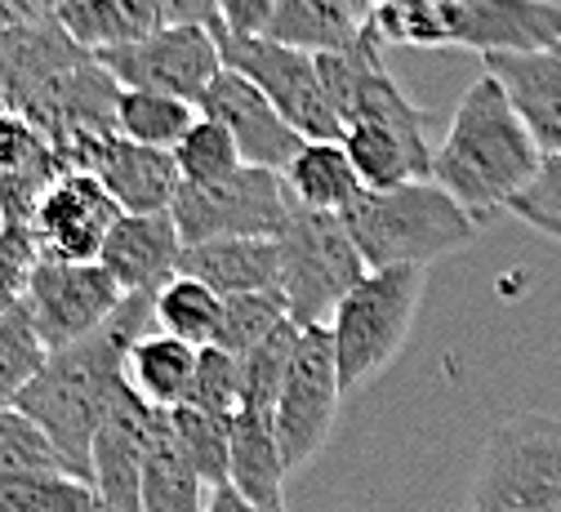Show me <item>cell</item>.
I'll return each instance as SVG.
<instances>
[{
	"label": "cell",
	"mask_w": 561,
	"mask_h": 512,
	"mask_svg": "<svg viewBox=\"0 0 561 512\" xmlns=\"http://www.w3.org/2000/svg\"><path fill=\"white\" fill-rule=\"evenodd\" d=\"M157 295H125V304L94 334L67 343L45 356L36 379L19 392L14 410H23L62 455L77 477H90V446L107 419L116 392L125 388V356L129 348L157 330L152 312Z\"/></svg>",
	"instance_id": "cell-1"
},
{
	"label": "cell",
	"mask_w": 561,
	"mask_h": 512,
	"mask_svg": "<svg viewBox=\"0 0 561 512\" xmlns=\"http://www.w3.org/2000/svg\"><path fill=\"white\" fill-rule=\"evenodd\" d=\"M543 170V152L526 129L522 112L513 107L508 90L481 71L463 90L437 152H433V183H442L477 224L508 209Z\"/></svg>",
	"instance_id": "cell-2"
},
{
	"label": "cell",
	"mask_w": 561,
	"mask_h": 512,
	"mask_svg": "<svg viewBox=\"0 0 561 512\" xmlns=\"http://www.w3.org/2000/svg\"><path fill=\"white\" fill-rule=\"evenodd\" d=\"M370 32L383 45L526 54L561 41V5L552 0H370Z\"/></svg>",
	"instance_id": "cell-3"
},
{
	"label": "cell",
	"mask_w": 561,
	"mask_h": 512,
	"mask_svg": "<svg viewBox=\"0 0 561 512\" xmlns=\"http://www.w3.org/2000/svg\"><path fill=\"white\" fill-rule=\"evenodd\" d=\"M339 218L370 272L433 268L437 259L459 254L481 237L477 218L433 179H414L397 187H362V196Z\"/></svg>",
	"instance_id": "cell-4"
},
{
	"label": "cell",
	"mask_w": 561,
	"mask_h": 512,
	"mask_svg": "<svg viewBox=\"0 0 561 512\" xmlns=\"http://www.w3.org/2000/svg\"><path fill=\"white\" fill-rule=\"evenodd\" d=\"M424 285H428V268H375L343 295V304L330 317L343 397L370 384L397 361V352L410 339Z\"/></svg>",
	"instance_id": "cell-5"
},
{
	"label": "cell",
	"mask_w": 561,
	"mask_h": 512,
	"mask_svg": "<svg viewBox=\"0 0 561 512\" xmlns=\"http://www.w3.org/2000/svg\"><path fill=\"white\" fill-rule=\"evenodd\" d=\"M472 512H561V419L513 414L485 436Z\"/></svg>",
	"instance_id": "cell-6"
},
{
	"label": "cell",
	"mask_w": 561,
	"mask_h": 512,
	"mask_svg": "<svg viewBox=\"0 0 561 512\" xmlns=\"http://www.w3.org/2000/svg\"><path fill=\"white\" fill-rule=\"evenodd\" d=\"M280 246V295H286L290 321L299 330L330 326L334 308L370 268L347 237L343 218L325 209L295 205L290 228L276 237Z\"/></svg>",
	"instance_id": "cell-7"
},
{
	"label": "cell",
	"mask_w": 561,
	"mask_h": 512,
	"mask_svg": "<svg viewBox=\"0 0 561 512\" xmlns=\"http://www.w3.org/2000/svg\"><path fill=\"white\" fill-rule=\"evenodd\" d=\"M170 214H174V228H179L183 246L219 241V237L276 241L290 228L295 196L286 187V174L263 170V166H241L224 183H205V187L183 183Z\"/></svg>",
	"instance_id": "cell-8"
},
{
	"label": "cell",
	"mask_w": 561,
	"mask_h": 512,
	"mask_svg": "<svg viewBox=\"0 0 561 512\" xmlns=\"http://www.w3.org/2000/svg\"><path fill=\"white\" fill-rule=\"evenodd\" d=\"M209 27H215L224 67L241 71L250 86H259L267 94V103L304 138H343V121H339V112L325 94L321 67H317L312 54L276 45L267 36H232L219 23H209Z\"/></svg>",
	"instance_id": "cell-9"
},
{
	"label": "cell",
	"mask_w": 561,
	"mask_h": 512,
	"mask_svg": "<svg viewBox=\"0 0 561 512\" xmlns=\"http://www.w3.org/2000/svg\"><path fill=\"white\" fill-rule=\"evenodd\" d=\"M125 90H157L187 103H201L209 81L224 71V54L209 23H170L138 41L94 54Z\"/></svg>",
	"instance_id": "cell-10"
},
{
	"label": "cell",
	"mask_w": 561,
	"mask_h": 512,
	"mask_svg": "<svg viewBox=\"0 0 561 512\" xmlns=\"http://www.w3.org/2000/svg\"><path fill=\"white\" fill-rule=\"evenodd\" d=\"M339 401H343V388H339L330 326L299 330L290 375H286V388H280V401L272 414L286 468H304L325 451L334 419H339Z\"/></svg>",
	"instance_id": "cell-11"
},
{
	"label": "cell",
	"mask_w": 561,
	"mask_h": 512,
	"mask_svg": "<svg viewBox=\"0 0 561 512\" xmlns=\"http://www.w3.org/2000/svg\"><path fill=\"white\" fill-rule=\"evenodd\" d=\"M121 304L125 289L112 281L103 263H67L49 254H41L23 295V312L49 352L94 334L103 321H112Z\"/></svg>",
	"instance_id": "cell-12"
},
{
	"label": "cell",
	"mask_w": 561,
	"mask_h": 512,
	"mask_svg": "<svg viewBox=\"0 0 561 512\" xmlns=\"http://www.w3.org/2000/svg\"><path fill=\"white\" fill-rule=\"evenodd\" d=\"M121 214L125 209L112 201V192L90 170H62L45 187V196L32 214V232H36L41 254H49V259L99 263V250Z\"/></svg>",
	"instance_id": "cell-13"
},
{
	"label": "cell",
	"mask_w": 561,
	"mask_h": 512,
	"mask_svg": "<svg viewBox=\"0 0 561 512\" xmlns=\"http://www.w3.org/2000/svg\"><path fill=\"white\" fill-rule=\"evenodd\" d=\"M152 423L157 406H148L125 379L90 446V481L103 499V512H144V459Z\"/></svg>",
	"instance_id": "cell-14"
},
{
	"label": "cell",
	"mask_w": 561,
	"mask_h": 512,
	"mask_svg": "<svg viewBox=\"0 0 561 512\" xmlns=\"http://www.w3.org/2000/svg\"><path fill=\"white\" fill-rule=\"evenodd\" d=\"M196 112L209 116V121H219L237 138L245 166H263V170H276V174H286L295 152L308 143L286 116L267 103V94L259 86H250L232 67H224L219 77L209 81V90L201 94Z\"/></svg>",
	"instance_id": "cell-15"
},
{
	"label": "cell",
	"mask_w": 561,
	"mask_h": 512,
	"mask_svg": "<svg viewBox=\"0 0 561 512\" xmlns=\"http://www.w3.org/2000/svg\"><path fill=\"white\" fill-rule=\"evenodd\" d=\"M72 170H90L125 214H170L183 187L170 152L144 148V143H129L121 134L99 138Z\"/></svg>",
	"instance_id": "cell-16"
},
{
	"label": "cell",
	"mask_w": 561,
	"mask_h": 512,
	"mask_svg": "<svg viewBox=\"0 0 561 512\" xmlns=\"http://www.w3.org/2000/svg\"><path fill=\"white\" fill-rule=\"evenodd\" d=\"M183 237L174 228V214H121L107 232L99 263L125 295H157L165 281L179 276Z\"/></svg>",
	"instance_id": "cell-17"
},
{
	"label": "cell",
	"mask_w": 561,
	"mask_h": 512,
	"mask_svg": "<svg viewBox=\"0 0 561 512\" xmlns=\"http://www.w3.org/2000/svg\"><path fill=\"white\" fill-rule=\"evenodd\" d=\"M485 71L495 77L543 157H561V41L526 54H490Z\"/></svg>",
	"instance_id": "cell-18"
},
{
	"label": "cell",
	"mask_w": 561,
	"mask_h": 512,
	"mask_svg": "<svg viewBox=\"0 0 561 512\" xmlns=\"http://www.w3.org/2000/svg\"><path fill=\"white\" fill-rule=\"evenodd\" d=\"M183 276L205 281L215 295H254V289H280V246L267 237H219L183 246Z\"/></svg>",
	"instance_id": "cell-19"
},
{
	"label": "cell",
	"mask_w": 561,
	"mask_h": 512,
	"mask_svg": "<svg viewBox=\"0 0 561 512\" xmlns=\"http://www.w3.org/2000/svg\"><path fill=\"white\" fill-rule=\"evenodd\" d=\"M343 152L353 161L362 187H397L414 179H433V143L428 134L379 125V121H357L343 129Z\"/></svg>",
	"instance_id": "cell-20"
},
{
	"label": "cell",
	"mask_w": 561,
	"mask_h": 512,
	"mask_svg": "<svg viewBox=\"0 0 561 512\" xmlns=\"http://www.w3.org/2000/svg\"><path fill=\"white\" fill-rule=\"evenodd\" d=\"M286 455L276 442L272 414L259 410H237L232 419V464H228V486L250 499L254 508H286Z\"/></svg>",
	"instance_id": "cell-21"
},
{
	"label": "cell",
	"mask_w": 561,
	"mask_h": 512,
	"mask_svg": "<svg viewBox=\"0 0 561 512\" xmlns=\"http://www.w3.org/2000/svg\"><path fill=\"white\" fill-rule=\"evenodd\" d=\"M366 27L370 23L353 0H280L267 27V41L317 58V54H339L347 45H357Z\"/></svg>",
	"instance_id": "cell-22"
},
{
	"label": "cell",
	"mask_w": 561,
	"mask_h": 512,
	"mask_svg": "<svg viewBox=\"0 0 561 512\" xmlns=\"http://www.w3.org/2000/svg\"><path fill=\"white\" fill-rule=\"evenodd\" d=\"M209 494L215 490L192 468L179 432L170 423V410H157L148 459H144V512H205Z\"/></svg>",
	"instance_id": "cell-23"
},
{
	"label": "cell",
	"mask_w": 561,
	"mask_h": 512,
	"mask_svg": "<svg viewBox=\"0 0 561 512\" xmlns=\"http://www.w3.org/2000/svg\"><path fill=\"white\" fill-rule=\"evenodd\" d=\"M286 187L295 205L325 214H343L362 196V179L343 152V138H308L286 166Z\"/></svg>",
	"instance_id": "cell-24"
},
{
	"label": "cell",
	"mask_w": 561,
	"mask_h": 512,
	"mask_svg": "<svg viewBox=\"0 0 561 512\" xmlns=\"http://www.w3.org/2000/svg\"><path fill=\"white\" fill-rule=\"evenodd\" d=\"M196 352H201V348H192V343H183V339H174V334L152 330V334H144V339L129 348V356H125V379H129V388L144 397L148 406L174 410V406H183L187 392H192Z\"/></svg>",
	"instance_id": "cell-25"
},
{
	"label": "cell",
	"mask_w": 561,
	"mask_h": 512,
	"mask_svg": "<svg viewBox=\"0 0 561 512\" xmlns=\"http://www.w3.org/2000/svg\"><path fill=\"white\" fill-rule=\"evenodd\" d=\"M196 103L174 99V94H157V90H125L116 99V134L129 143H144L157 152H174L179 138L196 125Z\"/></svg>",
	"instance_id": "cell-26"
},
{
	"label": "cell",
	"mask_w": 561,
	"mask_h": 512,
	"mask_svg": "<svg viewBox=\"0 0 561 512\" xmlns=\"http://www.w3.org/2000/svg\"><path fill=\"white\" fill-rule=\"evenodd\" d=\"M157 330L161 334H174L192 348H209L219 334V321H224V295H215L205 281L196 276H174L157 289Z\"/></svg>",
	"instance_id": "cell-27"
},
{
	"label": "cell",
	"mask_w": 561,
	"mask_h": 512,
	"mask_svg": "<svg viewBox=\"0 0 561 512\" xmlns=\"http://www.w3.org/2000/svg\"><path fill=\"white\" fill-rule=\"evenodd\" d=\"M232 419L237 414H209L196 406H174L170 423L179 432V442L192 459V468L201 473V481L209 490L228 486V464H232Z\"/></svg>",
	"instance_id": "cell-28"
},
{
	"label": "cell",
	"mask_w": 561,
	"mask_h": 512,
	"mask_svg": "<svg viewBox=\"0 0 561 512\" xmlns=\"http://www.w3.org/2000/svg\"><path fill=\"white\" fill-rule=\"evenodd\" d=\"M295 343H299V326L286 321L276 334H267L259 348H250L245 356H237V365H241V410L276 414L280 388H286L290 361H295Z\"/></svg>",
	"instance_id": "cell-29"
},
{
	"label": "cell",
	"mask_w": 561,
	"mask_h": 512,
	"mask_svg": "<svg viewBox=\"0 0 561 512\" xmlns=\"http://www.w3.org/2000/svg\"><path fill=\"white\" fill-rule=\"evenodd\" d=\"M170 157H174V166H179V179L192 183V187L224 183V179H232V174L245 166L237 138H232L219 121H209V116H196V125L179 138V148H174Z\"/></svg>",
	"instance_id": "cell-30"
},
{
	"label": "cell",
	"mask_w": 561,
	"mask_h": 512,
	"mask_svg": "<svg viewBox=\"0 0 561 512\" xmlns=\"http://www.w3.org/2000/svg\"><path fill=\"white\" fill-rule=\"evenodd\" d=\"M41 473H72V468L62 464L54 442L23 410L0 406V490L23 477H41Z\"/></svg>",
	"instance_id": "cell-31"
},
{
	"label": "cell",
	"mask_w": 561,
	"mask_h": 512,
	"mask_svg": "<svg viewBox=\"0 0 561 512\" xmlns=\"http://www.w3.org/2000/svg\"><path fill=\"white\" fill-rule=\"evenodd\" d=\"M290 321L286 295L280 289H254V295H232L224 299V321L215 334V348L245 356L250 348H259L267 334H276L280 326Z\"/></svg>",
	"instance_id": "cell-32"
},
{
	"label": "cell",
	"mask_w": 561,
	"mask_h": 512,
	"mask_svg": "<svg viewBox=\"0 0 561 512\" xmlns=\"http://www.w3.org/2000/svg\"><path fill=\"white\" fill-rule=\"evenodd\" d=\"M0 512H103V499L90 477L41 473L0 490Z\"/></svg>",
	"instance_id": "cell-33"
},
{
	"label": "cell",
	"mask_w": 561,
	"mask_h": 512,
	"mask_svg": "<svg viewBox=\"0 0 561 512\" xmlns=\"http://www.w3.org/2000/svg\"><path fill=\"white\" fill-rule=\"evenodd\" d=\"M45 356H49V348L41 343V334L32 330L23 308L0 317V406L19 401V392L36 379Z\"/></svg>",
	"instance_id": "cell-34"
},
{
	"label": "cell",
	"mask_w": 561,
	"mask_h": 512,
	"mask_svg": "<svg viewBox=\"0 0 561 512\" xmlns=\"http://www.w3.org/2000/svg\"><path fill=\"white\" fill-rule=\"evenodd\" d=\"M183 406L209 410V414H237L241 410V365L232 352L224 348H201L196 352V375H192V392Z\"/></svg>",
	"instance_id": "cell-35"
},
{
	"label": "cell",
	"mask_w": 561,
	"mask_h": 512,
	"mask_svg": "<svg viewBox=\"0 0 561 512\" xmlns=\"http://www.w3.org/2000/svg\"><path fill=\"white\" fill-rule=\"evenodd\" d=\"M41 263V246L36 232L23 224H0V317L23 308L27 281Z\"/></svg>",
	"instance_id": "cell-36"
},
{
	"label": "cell",
	"mask_w": 561,
	"mask_h": 512,
	"mask_svg": "<svg viewBox=\"0 0 561 512\" xmlns=\"http://www.w3.org/2000/svg\"><path fill=\"white\" fill-rule=\"evenodd\" d=\"M526 228L552 237L561 246V157H543V170L535 174V183L508 205Z\"/></svg>",
	"instance_id": "cell-37"
},
{
	"label": "cell",
	"mask_w": 561,
	"mask_h": 512,
	"mask_svg": "<svg viewBox=\"0 0 561 512\" xmlns=\"http://www.w3.org/2000/svg\"><path fill=\"white\" fill-rule=\"evenodd\" d=\"M280 0H215V23L232 36H267Z\"/></svg>",
	"instance_id": "cell-38"
},
{
	"label": "cell",
	"mask_w": 561,
	"mask_h": 512,
	"mask_svg": "<svg viewBox=\"0 0 561 512\" xmlns=\"http://www.w3.org/2000/svg\"><path fill=\"white\" fill-rule=\"evenodd\" d=\"M62 5H67V0H0V32H5V27H23V23L58 19Z\"/></svg>",
	"instance_id": "cell-39"
},
{
	"label": "cell",
	"mask_w": 561,
	"mask_h": 512,
	"mask_svg": "<svg viewBox=\"0 0 561 512\" xmlns=\"http://www.w3.org/2000/svg\"><path fill=\"white\" fill-rule=\"evenodd\" d=\"M205 512H286V508H254L250 499H241L232 486H219L215 494H209V508Z\"/></svg>",
	"instance_id": "cell-40"
},
{
	"label": "cell",
	"mask_w": 561,
	"mask_h": 512,
	"mask_svg": "<svg viewBox=\"0 0 561 512\" xmlns=\"http://www.w3.org/2000/svg\"><path fill=\"white\" fill-rule=\"evenodd\" d=\"M353 5H357V10H362V14L370 19V0H353Z\"/></svg>",
	"instance_id": "cell-41"
},
{
	"label": "cell",
	"mask_w": 561,
	"mask_h": 512,
	"mask_svg": "<svg viewBox=\"0 0 561 512\" xmlns=\"http://www.w3.org/2000/svg\"><path fill=\"white\" fill-rule=\"evenodd\" d=\"M0 107H5V90H0Z\"/></svg>",
	"instance_id": "cell-42"
},
{
	"label": "cell",
	"mask_w": 561,
	"mask_h": 512,
	"mask_svg": "<svg viewBox=\"0 0 561 512\" xmlns=\"http://www.w3.org/2000/svg\"><path fill=\"white\" fill-rule=\"evenodd\" d=\"M463 512H472V508H463Z\"/></svg>",
	"instance_id": "cell-43"
}]
</instances>
